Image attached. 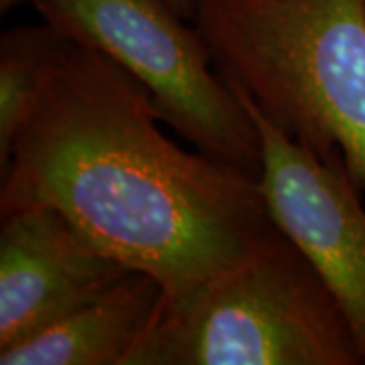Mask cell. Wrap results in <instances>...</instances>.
<instances>
[{
    "label": "cell",
    "instance_id": "cell-1",
    "mask_svg": "<svg viewBox=\"0 0 365 365\" xmlns=\"http://www.w3.org/2000/svg\"><path fill=\"white\" fill-rule=\"evenodd\" d=\"M163 124L138 79L63 37L0 169V215L55 209L108 256L155 276L163 307L193 297L278 227L256 175L182 148Z\"/></svg>",
    "mask_w": 365,
    "mask_h": 365
},
{
    "label": "cell",
    "instance_id": "cell-2",
    "mask_svg": "<svg viewBox=\"0 0 365 365\" xmlns=\"http://www.w3.org/2000/svg\"><path fill=\"white\" fill-rule=\"evenodd\" d=\"M217 71L365 191V0H197Z\"/></svg>",
    "mask_w": 365,
    "mask_h": 365
},
{
    "label": "cell",
    "instance_id": "cell-3",
    "mask_svg": "<svg viewBox=\"0 0 365 365\" xmlns=\"http://www.w3.org/2000/svg\"><path fill=\"white\" fill-rule=\"evenodd\" d=\"M347 317L280 230L163 311L124 365H361Z\"/></svg>",
    "mask_w": 365,
    "mask_h": 365
},
{
    "label": "cell",
    "instance_id": "cell-4",
    "mask_svg": "<svg viewBox=\"0 0 365 365\" xmlns=\"http://www.w3.org/2000/svg\"><path fill=\"white\" fill-rule=\"evenodd\" d=\"M61 37L136 78L165 126L193 148L260 177V132L217 71L199 29L169 0H26Z\"/></svg>",
    "mask_w": 365,
    "mask_h": 365
},
{
    "label": "cell",
    "instance_id": "cell-5",
    "mask_svg": "<svg viewBox=\"0 0 365 365\" xmlns=\"http://www.w3.org/2000/svg\"><path fill=\"white\" fill-rule=\"evenodd\" d=\"M225 79V78H223ZM260 132V187L276 227L307 256L347 317L365 364V207L343 160H323L272 126L225 79Z\"/></svg>",
    "mask_w": 365,
    "mask_h": 365
},
{
    "label": "cell",
    "instance_id": "cell-6",
    "mask_svg": "<svg viewBox=\"0 0 365 365\" xmlns=\"http://www.w3.org/2000/svg\"><path fill=\"white\" fill-rule=\"evenodd\" d=\"M0 217V351L61 321L130 272L55 209H19Z\"/></svg>",
    "mask_w": 365,
    "mask_h": 365
},
{
    "label": "cell",
    "instance_id": "cell-7",
    "mask_svg": "<svg viewBox=\"0 0 365 365\" xmlns=\"http://www.w3.org/2000/svg\"><path fill=\"white\" fill-rule=\"evenodd\" d=\"M165 304L158 280L140 270L37 335L0 351V365H124Z\"/></svg>",
    "mask_w": 365,
    "mask_h": 365
},
{
    "label": "cell",
    "instance_id": "cell-8",
    "mask_svg": "<svg viewBox=\"0 0 365 365\" xmlns=\"http://www.w3.org/2000/svg\"><path fill=\"white\" fill-rule=\"evenodd\" d=\"M63 37L41 25L13 26L0 37V169L39 100L47 67Z\"/></svg>",
    "mask_w": 365,
    "mask_h": 365
},
{
    "label": "cell",
    "instance_id": "cell-9",
    "mask_svg": "<svg viewBox=\"0 0 365 365\" xmlns=\"http://www.w3.org/2000/svg\"><path fill=\"white\" fill-rule=\"evenodd\" d=\"M21 2H25V0H0V11H2V13H6V11H11V9H14V6H16V4H21ZM169 2L182 14V16H185V19L193 21V16H195L197 0H169Z\"/></svg>",
    "mask_w": 365,
    "mask_h": 365
}]
</instances>
